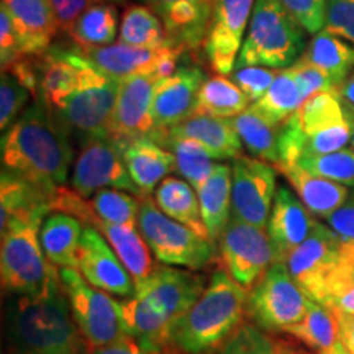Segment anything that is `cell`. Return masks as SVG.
<instances>
[{
    "label": "cell",
    "instance_id": "60d3db41",
    "mask_svg": "<svg viewBox=\"0 0 354 354\" xmlns=\"http://www.w3.org/2000/svg\"><path fill=\"white\" fill-rule=\"evenodd\" d=\"M91 215L87 216L86 227H91L95 220L112 225H127L138 228L141 201L136 196L118 189H104L92 196L88 201Z\"/></svg>",
    "mask_w": 354,
    "mask_h": 354
},
{
    "label": "cell",
    "instance_id": "8fae6325",
    "mask_svg": "<svg viewBox=\"0 0 354 354\" xmlns=\"http://www.w3.org/2000/svg\"><path fill=\"white\" fill-rule=\"evenodd\" d=\"M220 256L225 271L246 290H251L276 259L268 230L232 216L220 238Z\"/></svg>",
    "mask_w": 354,
    "mask_h": 354
},
{
    "label": "cell",
    "instance_id": "6da1fadb",
    "mask_svg": "<svg viewBox=\"0 0 354 354\" xmlns=\"http://www.w3.org/2000/svg\"><path fill=\"white\" fill-rule=\"evenodd\" d=\"M0 149L2 171L48 190L64 185L74 165L69 133L38 99L3 131Z\"/></svg>",
    "mask_w": 354,
    "mask_h": 354
},
{
    "label": "cell",
    "instance_id": "d6a6232c",
    "mask_svg": "<svg viewBox=\"0 0 354 354\" xmlns=\"http://www.w3.org/2000/svg\"><path fill=\"white\" fill-rule=\"evenodd\" d=\"M154 202L169 218L185 225L203 238H209V232L202 218L197 190L187 180L179 177H166L154 190Z\"/></svg>",
    "mask_w": 354,
    "mask_h": 354
},
{
    "label": "cell",
    "instance_id": "b9f144b4",
    "mask_svg": "<svg viewBox=\"0 0 354 354\" xmlns=\"http://www.w3.org/2000/svg\"><path fill=\"white\" fill-rule=\"evenodd\" d=\"M297 165L312 174L354 189V148H343L335 153L304 158Z\"/></svg>",
    "mask_w": 354,
    "mask_h": 354
},
{
    "label": "cell",
    "instance_id": "ba28073f",
    "mask_svg": "<svg viewBox=\"0 0 354 354\" xmlns=\"http://www.w3.org/2000/svg\"><path fill=\"white\" fill-rule=\"evenodd\" d=\"M59 276L71 313L91 351L130 338L123 330L117 300L88 284L77 269L59 268Z\"/></svg>",
    "mask_w": 354,
    "mask_h": 354
},
{
    "label": "cell",
    "instance_id": "d4e9b609",
    "mask_svg": "<svg viewBox=\"0 0 354 354\" xmlns=\"http://www.w3.org/2000/svg\"><path fill=\"white\" fill-rule=\"evenodd\" d=\"M118 146L131 180L143 197L153 194L167 174L176 171L174 154L154 141L151 136H140Z\"/></svg>",
    "mask_w": 354,
    "mask_h": 354
},
{
    "label": "cell",
    "instance_id": "d590c367",
    "mask_svg": "<svg viewBox=\"0 0 354 354\" xmlns=\"http://www.w3.org/2000/svg\"><path fill=\"white\" fill-rule=\"evenodd\" d=\"M234 130L245 148L254 158L269 165H279V128L261 115L253 105L245 112L232 118Z\"/></svg>",
    "mask_w": 354,
    "mask_h": 354
},
{
    "label": "cell",
    "instance_id": "db71d44e",
    "mask_svg": "<svg viewBox=\"0 0 354 354\" xmlns=\"http://www.w3.org/2000/svg\"><path fill=\"white\" fill-rule=\"evenodd\" d=\"M338 320L339 342L349 354H354V313H335Z\"/></svg>",
    "mask_w": 354,
    "mask_h": 354
},
{
    "label": "cell",
    "instance_id": "c3c4849f",
    "mask_svg": "<svg viewBox=\"0 0 354 354\" xmlns=\"http://www.w3.org/2000/svg\"><path fill=\"white\" fill-rule=\"evenodd\" d=\"M290 68L294 69L297 81L300 87H302L304 94L307 95V99L310 95L318 94V92H342V87L330 76H326L323 71L315 68V66L295 61Z\"/></svg>",
    "mask_w": 354,
    "mask_h": 354
},
{
    "label": "cell",
    "instance_id": "f35d334b",
    "mask_svg": "<svg viewBox=\"0 0 354 354\" xmlns=\"http://www.w3.org/2000/svg\"><path fill=\"white\" fill-rule=\"evenodd\" d=\"M158 143L174 154L176 171L198 192L216 166V161L212 158V154L197 141L187 138L165 136Z\"/></svg>",
    "mask_w": 354,
    "mask_h": 354
},
{
    "label": "cell",
    "instance_id": "2e32d148",
    "mask_svg": "<svg viewBox=\"0 0 354 354\" xmlns=\"http://www.w3.org/2000/svg\"><path fill=\"white\" fill-rule=\"evenodd\" d=\"M205 287V277L201 274L161 264L146 281L135 286V297L146 300L176 322L201 299Z\"/></svg>",
    "mask_w": 354,
    "mask_h": 354
},
{
    "label": "cell",
    "instance_id": "8992f818",
    "mask_svg": "<svg viewBox=\"0 0 354 354\" xmlns=\"http://www.w3.org/2000/svg\"><path fill=\"white\" fill-rule=\"evenodd\" d=\"M41 225L43 221H13L2 232L0 279L8 294L35 297L59 274L44 256L39 241Z\"/></svg>",
    "mask_w": 354,
    "mask_h": 354
},
{
    "label": "cell",
    "instance_id": "52a82bcc",
    "mask_svg": "<svg viewBox=\"0 0 354 354\" xmlns=\"http://www.w3.org/2000/svg\"><path fill=\"white\" fill-rule=\"evenodd\" d=\"M138 228L159 263L201 271L215 259V243L162 214L149 197L141 198Z\"/></svg>",
    "mask_w": 354,
    "mask_h": 354
},
{
    "label": "cell",
    "instance_id": "4fadbf2b",
    "mask_svg": "<svg viewBox=\"0 0 354 354\" xmlns=\"http://www.w3.org/2000/svg\"><path fill=\"white\" fill-rule=\"evenodd\" d=\"M232 179V216L268 228L277 192L276 167L263 159L240 154L233 159Z\"/></svg>",
    "mask_w": 354,
    "mask_h": 354
},
{
    "label": "cell",
    "instance_id": "f6af8a7d",
    "mask_svg": "<svg viewBox=\"0 0 354 354\" xmlns=\"http://www.w3.org/2000/svg\"><path fill=\"white\" fill-rule=\"evenodd\" d=\"M277 73L279 69L264 66H241L233 69L232 81L245 92L251 104H254L269 91Z\"/></svg>",
    "mask_w": 354,
    "mask_h": 354
},
{
    "label": "cell",
    "instance_id": "94428289",
    "mask_svg": "<svg viewBox=\"0 0 354 354\" xmlns=\"http://www.w3.org/2000/svg\"><path fill=\"white\" fill-rule=\"evenodd\" d=\"M351 145H353V148H354V138H353V141H351Z\"/></svg>",
    "mask_w": 354,
    "mask_h": 354
},
{
    "label": "cell",
    "instance_id": "8d00e7d4",
    "mask_svg": "<svg viewBox=\"0 0 354 354\" xmlns=\"http://www.w3.org/2000/svg\"><path fill=\"white\" fill-rule=\"evenodd\" d=\"M307 95L297 81L294 69H279L276 79L269 91L258 102L251 104L261 115H264L274 125L281 127L287 118H290L302 107Z\"/></svg>",
    "mask_w": 354,
    "mask_h": 354
},
{
    "label": "cell",
    "instance_id": "681fc988",
    "mask_svg": "<svg viewBox=\"0 0 354 354\" xmlns=\"http://www.w3.org/2000/svg\"><path fill=\"white\" fill-rule=\"evenodd\" d=\"M21 56L25 55L21 53L19 35H17L10 13L6 7L0 6V63H2V69H6L8 64H12Z\"/></svg>",
    "mask_w": 354,
    "mask_h": 354
},
{
    "label": "cell",
    "instance_id": "f5cc1de1",
    "mask_svg": "<svg viewBox=\"0 0 354 354\" xmlns=\"http://www.w3.org/2000/svg\"><path fill=\"white\" fill-rule=\"evenodd\" d=\"M323 305L328 307L333 313H354V286L343 287V289L333 292Z\"/></svg>",
    "mask_w": 354,
    "mask_h": 354
},
{
    "label": "cell",
    "instance_id": "d6986e66",
    "mask_svg": "<svg viewBox=\"0 0 354 354\" xmlns=\"http://www.w3.org/2000/svg\"><path fill=\"white\" fill-rule=\"evenodd\" d=\"M203 81V71L198 66H183L159 82L153 100L154 131H167L192 117Z\"/></svg>",
    "mask_w": 354,
    "mask_h": 354
},
{
    "label": "cell",
    "instance_id": "cb8c5ba5",
    "mask_svg": "<svg viewBox=\"0 0 354 354\" xmlns=\"http://www.w3.org/2000/svg\"><path fill=\"white\" fill-rule=\"evenodd\" d=\"M56 190V189H55ZM48 190L24 177L2 171L0 177V230L13 221H44L51 214V197Z\"/></svg>",
    "mask_w": 354,
    "mask_h": 354
},
{
    "label": "cell",
    "instance_id": "e575fe53",
    "mask_svg": "<svg viewBox=\"0 0 354 354\" xmlns=\"http://www.w3.org/2000/svg\"><path fill=\"white\" fill-rule=\"evenodd\" d=\"M118 32L117 6L102 0L91 6L79 17L69 37L81 50H95L113 44Z\"/></svg>",
    "mask_w": 354,
    "mask_h": 354
},
{
    "label": "cell",
    "instance_id": "7c38bea8",
    "mask_svg": "<svg viewBox=\"0 0 354 354\" xmlns=\"http://www.w3.org/2000/svg\"><path fill=\"white\" fill-rule=\"evenodd\" d=\"M69 180L71 187L84 198L104 189L125 190L143 198L127 169L120 146L110 138L92 140L81 146Z\"/></svg>",
    "mask_w": 354,
    "mask_h": 354
},
{
    "label": "cell",
    "instance_id": "4316f807",
    "mask_svg": "<svg viewBox=\"0 0 354 354\" xmlns=\"http://www.w3.org/2000/svg\"><path fill=\"white\" fill-rule=\"evenodd\" d=\"M166 51L167 48L165 50H145V48L128 46L120 41L110 44V46L95 48V50H81L82 56L92 68H95L105 76L118 79V81L131 76H141V74L154 76Z\"/></svg>",
    "mask_w": 354,
    "mask_h": 354
},
{
    "label": "cell",
    "instance_id": "277c9868",
    "mask_svg": "<svg viewBox=\"0 0 354 354\" xmlns=\"http://www.w3.org/2000/svg\"><path fill=\"white\" fill-rule=\"evenodd\" d=\"M305 30L289 15L281 0H256L236 66L290 68L302 55Z\"/></svg>",
    "mask_w": 354,
    "mask_h": 354
},
{
    "label": "cell",
    "instance_id": "ac0fdd59",
    "mask_svg": "<svg viewBox=\"0 0 354 354\" xmlns=\"http://www.w3.org/2000/svg\"><path fill=\"white\" fill-rule=\"evenodd\" d=\"M77 271L91 286L117 297H135V281L113 248L95 228L86 227L79 250Z\"/></svg>",
    "mask_w": 354,
    "mask_h": 354
},
{
    "label": "cell",
    "instance_id": "6f0895ef",
    "mask_svg": "<svg viewBox=\"0 0 354 354\" xmlns=\"http://www.w3.org/2000/svg\"><path fill=\"white\" fill-rule=\"evenodd\" d=\"M342 95L349 102V104L354 105V71L349 74L346 81H344L342 87Z\"/></svg>",
    "mask_w": 354,
    "mask_h": 354
},
{
    "label": "cell",
    "instance_id": "9f6ffc18",
    "mask_svg": "<svg viewBox=\"0 0 354 354\" xmlns=\"http://www.w3.org/2000/svg\"><path fill=\"white\" fill-rule=\"evenodd\" d=\"M274 348H276V354H308L300 344L287 342V339H274Z\"/></svg>",
    "mask_w": 354,
    "mask_h": 354
},
{
    "label": "cell",
    "instance_id": "7bdbcfd3",
    "mask_svg": "<svg viewBox=\"0 0 354 354\" xmlns=\"http://www.w3.org/2000/svg\"><path fill=\"white\" fill-rule=\"evenodd\" d=\"M32 92L21 84L19 79L13 77L10 73L2 71L0 79V130L7 131L12 123L19 118L25 104L28 102Z\"/></svg>",
    "mask_w": 354,
    "mask_h": 354
},
{
    "label": "cell",
    "instance_id": "816d5d0a",
    "mask_svg": "<svg viewBox=\"0 0 354 354\" xmlns=\"http://www.w3.org/2000/svg\"><path fill=\"white\" fill-rule=\"evenodd\" d=\"M328 227L343 240H354V190L349 194L346 202L326 218Z\"/></svg>",
    "mask_w": 354,
    "mask_h": 354
},
{
    "label": "cell",
    "instance_id": "836d02e7",
    "mask_svg": "<svg viewBox=\"0 0 354 354\" xmlns=\"http://www.w3.org/2000/svg\"><path fill=\"white\" fill-rule=\"evenodd\" d=\"M118 41L145 50H165L174 46L161 19L145 3H133L125 8Z\"/></svg>",
    "mask_w": 354,
    "mask_h": 354
},
{
    "label": "cell",
    "instance_id": "680465c9",
    "mask_svg": "<svg viewBox=\"0 0 354 354\" xmlns=\"http://www.w3.org/2000/svg\"><path fill=\"white\" fill-rule=\"evenodd\" d=\"M317 354H349V353H348V349L344 348V344L338 339V342H336L330 349H326V351H323V353H317Z\"/></svg>",
    "mask_w": 354,
    "mask_h": 354
},
{
    "label": "cell",
    "instance_id": "30bf717a",
    "mask_svg": "<svg viewBox=\"0 0 354 354\" xmlns=\"http://www.w3.org/2000/svg\"><path fill=\"white\" fill-rule=\"evenodd\" d=\"M294 117L304 135V158L339 151L354 138V105L342 92L310 95Z\"/></svg>",
    "mask_w": 354,
    "mask_h": 354
},
{
    "label": "cell",
    "instance_id": "9a60e30c",
    "mask_svg": "<svg viewBox=\"0 0 354 354\" xmlns=\"http://www.w3.org/2000/svg\"><path fill=\"white\" fill-rule=\"evenodd\" d=\"M343 238L328 225L315 223L310 236L287 259L290 276L312 300L322 304L326 284L339 258Z\"/></svg>",
    "mask_w": 354,
    "mask_h": 354
},
{
    "label": "cell",
    "instance_id": "83f0119b",
    "mask_svg": "<svg viewBox=\"0 0 354 354\" xmlns=\"http://www.w3.org/2000/svg\"><path fill=\"white\" fill-rule=\"evenodd\" d=\"M274 167L286 177L310 214L318 218L326 220L333 215L351 194L346 185L312 174L299 165H276Z\"/></svg>",
    "mask_w": 354,
    "mask_h": 354
},
{
    "label": "cell",
    "instance_id": "bcb514c9",
    "mask_svg": "<svg viewBox=\"0 0 354 354\" xmlns=\"http://www.w3.org/2000/svg\"><path fill=\"white\" fill-rule=\"evenodd\" d=\"M323 30L354 46V0H326Z\"/></svg>",
    "mask_w": 354,
    "mask_h": 354
},
{
    "label": "cell",
    "instance_id": "f907efd6",
    "mask_svg": "<svg viewBox=\"0 0 354 354\" xmlns=\"http://www.w3.org/2000/svg\"><path fill=\"white\" fill-rule=\"evenodd\" d=\"M97 2H102V0H51L56 12L57 25H59V32L69 35L79 17Z\"/></svg>",
    "mask_w": 354,
    "mask_h": 354
},
{
    "label": "cell",
    "instance_id": "44dd1931",
    "mask_svg": "<svg viewBox=\"0 0 354 354\" xmlns=\"http://www.w3.org/2000/svg\"><path fill=\"white\" fill-rule=\"evenodd\" d=\"M315 223L307 207L287 185L277 187L266 228L276 250L277 263H287L289 256L310 236Z\"/></svg>",
    "mask_w": 354,
    "mask_h": 354
},
{
    "label": "cell",
    "instance_id": "3957f363",
    "mask_svg": "<svg viewBox=\"0 0 354 354\" xmlns=\"http://www.w3.org/2000/svg\"><path fill=\"white\" fill-rule=\"evenodd\" d=\"M248 292L225 269L212 276L201 299L172 323V342L185 354H205L228 342L246 313Z\"/></svg>",
    "mask_w": 354,
    "mask_h": 354
},
{
    "label": "cell",
    "instance_id": "74e56055",
    "mask_svg": "<svg viewBox=\"0 0 354 354\" xmlns=\"http://www.w3.org/2000/svg\"><path fill=\"white\" fill-rule=\"evenodd\" d=\"M251 100L232 79L215 74L205 79L198 91L194 115L233 118L251 107Z\"/></svg>",
    "mask_w": 354,
    "mask_h": 354
},
{
    "label": "cell",
    "instance_id": "5bb4252c",
    "mask_svg": "<svg viewBox=\"0 0 354 354\" xmlns=\"http://www.w3.org/2000/svg\"><path fill=\"white\" fill-rule=\"evenodd\" d=\"M256 0H214L203 53L216 74L233 73Z\"/></svg>",
    "mask_w": 354,
    "mask_h": 354
},
{
    "label": "cell",
    "instance_id": "5b68a950",
    "mask_svg": "<svg viewBox=\"0 0 354 354\" xmlns=\"http://www.w3.org/2000/svg\"><path fill=\"white\" fill-rule=\"evenodd\" d=\"M120 82L118 79L99 73L86 59L77 88L56 112H53L69 133L71 140L84 146L92 140L112 136Z\"/></svg>",
    "mask_w": 354,
    "mask_h": 354
},
{
    "label": "cell",
    "instance_id": "f546056e",
    "mask_svg": "<svg viewBox=\"0 0 354 354\" xmlns=\"http://www.w3.org/2000/svg\"><path fill=\"white\" fill-rule=\"evenodd\" d=\"M91 227L102 233V236L113 248V251L135 281V286L151 276L156 264L149 253L148 243L141 232H138V228L105 223L100 220H95Z\"/></svg>",
    "mask_w": 354,
    "mask_h": 354
},
{
    "label": "cell",
    "instance_id": "9c48e42d",
    "mask_svg": "<svg viewBox=\"0 0 354 354\" xmlns=\"http://www.w3.org/2000/svg\"><path fill=\"white\" fill-rule=\"evenodd\" d=\"M315 300L290 276L286 263H274L248 294L246 313L258 328L282 331L307 315Z\"/></svg>",
    "mask_w": 354,
    "mask_h": 354
},
{
    "label": "cell",
    "instance_id": "7a4b0ae2",
    "mask_svg": "<svg viewBox=\"0 0 354 354\" xmlns=\"http://www.w3.org/2000/svg\"><path fill=\"white\" fill-rule=\"evenodd\" d=\"M7 354H92L79 330L61 276L35 297H19L7 323Z\"/></svg>",
    "mask_w": 354,
    "mask_h": 354
},
{
    "label": "cell",
    "instance_id": "ee69618b",
    "mask_svg": "<svg viewBox=\"0 0 354 354\" xmlns=\"http://www.w3.org/2000/svg\"><path fill=\"white\" fill-rule=\"evenodd\" d=\"M216 354H276L274 339L256 325H243Z\"/></svg>",
    "mask_w": 354,
    "mask_h": 354
},
{
    "label": "cell",
    "instance_id": "484cf974",
    "mask_svg": "<svg viewBox=\"0 0 354 354\" xmlns=\"http://www.w3.org/2000/svg\"><path fill=\"white\" fill-rule=\"evenodd\" d=\"M123 330L148 351L169 354L176 346L172 342V322L169 317L154 308L140 297H130L118 302Z\"/></svg>",
    "mask_w": 354,
    "mask_h": 354
},
{
    "label": "cell",
    "instance_id": "91938a15",
    "mask_svg": "<svg viewBox=\"0 0 354 354\" xmlns=\"http://www.w3.org/2000/svg\"><path fill=\"white\" fill-rule=\"evenodd\" d=\"M107 2H112V3H123L125 0H107Z\"/></svg>",
    "mask_w": 354,
    "mask_h": 354
},
{
    "label": "cell",
    "instance_id": "11a10c76",
    "mask_svg": "<svg viewBox=\"0 0 354 354\" xmlns=\"http://www.w3.org/2000/svg\"><path fill=\"white\" fill-rule=\"evenodd\" d=\"M92 354H166V353L148 351V349L141 348L135 339L128 338V339H123L120 343L110 344V346L94 349Z\"/></svg>",
    "mask_w": 354,
    "mask_h": 354
},
{
    "label": "cell",
    "instance_id": "e0dca14e",
    "mask_svg": "<svg viewBox=\"0 0 354 354\" xmlns=\"http://www.w3.org/2000/svg\"><path fill=\"white\" fill-rule=\"evenodd\" d=\"M161 79L141 74L122 79L112 122V138L123 145L140 136H151L156 130L153 100Z\"/></svg>",
    "mask_w": 354,
    "mask_h": 354
},
{
    "label": "cell",
    "instance_id": "4dcf8cb0",
    "mask_svg": "<svg viewBox=\"0 0 354 354\" xmlns=\"http://www.w3.org/2000/svg\"><path fill=\"white\" fill-rule=\"evenodd\" d=\"M232 167L223 162H216L212 176L197 192L203 223L214 243L220 241L221 234L232 220Z\"/></svg>",
    "mask_w": 354,
    "mask_h": 354
},
{
    "label": "cell",
    "instance_id": "7dc6e473",
    "mask_svg": "<svg viewBox=\"0 0 354 354\" xmlns=\"http://www.w3.org/2000/svg\"><path fill=\"white\" fill-rule=\"evenodd\" d=\"M281 3L307 33L315 35L323 30L326 0H281Z\"/></svg>",
    "mask_w": 354,
    "mask_h": 354
},
{
    "label": "cell",
    "instance_id": "f1b7e54d",
    "mask_svg": "<svg viewBox=\"0 0 354 354\" xmlns=\"http://www.w3.org/2000/svg\"><path fill=\"white\" fill-rule=\"evenodd\" d=\"M82 233V223L76 216L63 212L46 216L39 230V241L46 259L56 268L77 269Z\"/></svg>",
    "mask_w": 354,
    "mask_h": 354
},
{
    "label": "cell",
    "instance_id": "603a6c76",
    "mask_svg": "<svg viewBox=\"0 0 354 354\" xmlns=\"http://www.w3.org/2000/svg\"><path fill=\"white\" fill-rule=\"evenodd\" d=\"M165 136L187 138L197 141L212 154L215 161L234 159L241 154L243 143L238 136L232 118H218L210 115H192L167 131H154L151 138L159 141Z\"/></svg>",
    "mask_w": 354,
    "mask_h": 354
},
{
    "label": "cell",
    "instance_id": "7402d4cb",
    "mask_svg": "<svg viewBox=\"0 0 354 354\" xmlns=\"http://www.w3.org/2000/svg\"><path fill=\"white\" fill-rule=\"evenodd\" d=\"M2 6L10 13L25 56H41L50 50L59 32L51 0H2Z\"/></svg>",
    "mask_w": 354,
    "mask_h": 354
},
{
    "label": "cell",
    "instance_id": "ab89813d",
    "mask_svg": "<svg viewBox=\"0 0 354 354\" xmlns=\"http://www.w3.org/2000/svg\"><path fill=\"white\" fill-rule=\"evenodd\" d=\"M284 333L290 335L304 346L317 353L326 351L339 339L336 315L328 307L318 302L310 305L304 320L290 325L289 328L284 330Z\"/></svg>",
    "mask_w": 354,
    "mask_h": 354
},
{
    "label": "cell",
    "instance_id": "ffe728a7",
    "mask_svg": "<svg viewBox=\"0 0 354 354\" xmlns=\"http://www.w3.org/2000/svg\"><path fill=\"white\" fill-rule=\"evenodd\" d=\"M161 19L174 46L197 51L209 30L214 0H141Z\"/></svg>",
    "mask_w": 354,
    "mask_h": 354
},
{
    "label": "cell",
    "instance_id": "1f68e13d",
    "mask_svg": "<svg viewBox=\"0 0 354 354\" xmlns=\"http://www.w3.org/2000/svg\"><path fill=\"white\" fill-rule=\"evenodd\" d=\"M297 61L318 68L343 87L354 71V46L326 30L313 35Z\"/></svg>",
    "mask_w": 354,
    "mask_h": 354
}]
</instances>
